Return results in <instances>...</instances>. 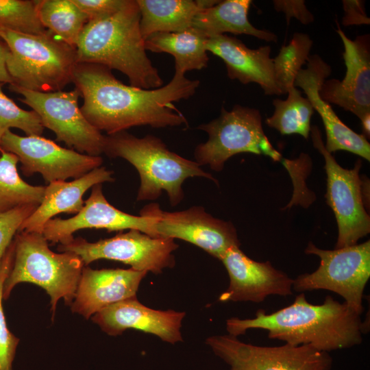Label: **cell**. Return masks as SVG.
Returning <instances> with one entry per match:
<instances>
[{"instance_id":"8d00e7d4","label":"cell","mask_w":370,"mask_h":370,"mask_svg":"<svg viewBox=\"0 0 370 370\" xmlns=\"http://www.w3.org/2000/svg\"><path fill=\"white\" fill-rule=\"evenodd\" d=\"M9 53L8 48L5 42L0 40V84H12L6 67V59Z\"/></svg>"},{"instance_id":"f1b7e54d","label":"cell","mask_w":370,"mask_h":370,"mask_svg":"<svg viewBox=\"0 0 370 370\" xmlns=\"http://www.w3.org/2000/svg\"><path fill=\"white\" fill-rule=\"evenodd\" d=\"M312 43L308 34L295 33L289 43L282 46L273 58L275 80L281 95L287 93L294 86L298 72L310 56Z\"/></svg>"},{"instance_id":"52a82bcc","label":"cell","mask_w":370,"mask_h":370,"mask_svg":"<svg viewBox=\"0 0 370 370\" xmlns=\"http://www.w3.org/2000/svg\"><path fill=\"white\" fill-rule=\"evenodd\" d=\"M197 129L206 132L208 139L195 147V162L215 171H221L229 158L241 153L262 154L274 161L282 159L266 136L256 108L236 105L227 111L223 107L218 118Z\"/></svg>"},{"instance_id":"44dd1931","label":"cell","mask_w":370,"mask_h":370,"mask_svg":"<svg viewBox=\"0 0 370 370\" xmlns=\"http://www.w3.org/2000/svg\"><path fill=\"white\" fill-rule=\"evenodd\" d=\"M206 49L223 60L230 79L243 84L257 83L267 95H281L275 80L270 46L252 49L237 38L223 34L208 38Z\"/></svg>"},{"instance_id":"603a6c76","label":"cell","mask_w":370,"mask_h":370,"mask_svg":"<svg viewBox=\"0 0 370 370\" xmlns=\"http://www.w3.org/2000/svg\"><path fill=\"white\" fill-rule=\"evenodd\" d=\"M217 0H136L144 40L156 33L177 32L192 27L196 14Z\"/></svg>"},{"instance_id":"ffe728a7","label":"cell","mask_w":370,"mask_h":370,"mask_svg":"<svg viewBox=\"0 0 370 370\" xmlns=\"http://www.w3.org/2000/svg\"><path fill=\"white\" fill-rule=\"evenodd\" d=\"M147 273L132 268L97 270L84 267L71 310L88 319L107 306L136 298Z\"/></svg>"},{"instance_id":"ac0fdd59","label":"cell","mask_w":370,"mask_h":370,"mask_svg":"<svg viewBox=\"0 0 370 370\" xmlns=\"http://www.w3.org/2000/svg\"><path fill=\"white\" fill-rule=\"evenodd\" d=\"M331 71L330 66L319 55L310 56L307 60V68L298 72L294 86L304 90L314 110L320 115L326 133L325 147L329 153L346 151L369 161L370 144L367 138L347 126L330 104L320 96L321 88Z\"/></svg>"},{"instance_id":"d6a6232c","label":"cell","mask_w":370,"mask_h":370,"mask_svg":"<svg viewBox=\"0 0 370 370\" xmlns=\"http://www.w3.org/2000/svg\"><path fill=\"white\" fill-rule=\"evenodd\" d=\"M38 206L25 205L0 214V264L22 223Z\"/></svg>"},{"instance_id":"9a60e30c","label":"cell","mask_w":370,"mask_h":370,"mask_svg":"<svg viewBox=\"0 0 370 370\" xmlns=\"http://www.w3.org/2000/svg\"><path fill=\"white\" fill-rule=\"evenodd\" d=\"M155 223V218L135 216L116 208L105 197L102 184H98L92 187L90 195L77 214L66 219L49 220L42 234L47 241L60 244L70 243L74 238L73 234L82 229H105L108 232L136 230L158 237Z\"/></svg>"},{"instance_id":"8fae6325","label":"cell","mask_w":370,"mask_h":370,"mask_svg":"<svg viewBox=\"0 0 370 370\" xmlns=\"http://www.w3.org/2000/svg\"><path fill=\"white\" fill-rule=\"evenodd\" d=\"M178 247L173 239L152 237L130 230L95 243L82 238H73L69 243L60 244L57 249L77 254L86 266L99 259H108L130 265L135 270L159 274L164 269L175 266L173 252Z\"/></svg>"},{"instance_id":"277c9868","label":"cell","mask_w":370,"mask_h":370,"mask_svg":"<svg viewBox=\"0 0 370 370\" xmlns=\"http://www.w3.org/2000/svg\"><path fill=\"white\" fill-rule=\"evenodd\" d=\"M103 153L121 158L132 164L140 177L136 201H154L165 191L171 206L184 197L183 182L188 177H202L218 181L190 160L170 151L159 138L148 134L143 138L122 131L106 136Z\"/></svg>"},{"instance_id":"7c38bea8","label":"cell","mask_w":370,"mask_h":370,"mask_svg":"<svg viewBox=\"0 0 370 370\" xmlns=\"http://www.w3.org/2000/svg\"><path fill=\"white\" fill-rule=\"evenodd\" d=\"M206 343L230 370H330L332 365L328 352L309 345L258 346L230 334L210 336Z\"/></svg>"},{"instance_id":"6da1fadb","label":"cell","mask_w":370,"mask_h":370,"mask_svg":"<svg viewBox=\"0 0 370 370\" xmlns=\"http://www.w3.org/2000/svg\"><path fill=\"white\" fill-rule=\"evenodd\" d=\"M72 82L83 98L80 110L84 117L108 135L134 126L162 128L187 124L174 102L192 97L199 85V80L174 73L164 86L140 88L123 84L109 68L92 63H77Z\"/></svg>"},{"instance_id":"5b68a950","label":"cell","mask_w":370,"mask_h":370,"mask_svg":"<svg viewBox=\"0 0 370 370\" xmlns=\"http://www.w3.org/2000/svg\"><path fill=\"white\" fill-rule=\"evenodd\" d=\"M13 243V262L4 282L3 299H8L19 283L36 284L49 295L53 319L60 299L71 305L84 266L83 261L72 252H53L40 233L18 232Z\"/></svg>"},{"instance_id":"83f0119b","label":"cell","mask_w":370,"mask_h":370,"mask_svg":"<svg viewBox=\"0 0 370 370\" xmlns=\"http://www.w3.org/2000/svg\"><path fill=\"white\" fill-rule=\"evenodd\" d=\"M287 93L286 99H275L273 101V114L265 120V123L282 135L297 134L308 140L314 110L308 99L303 97L296 87L291 88Z\"/></svg>"},{"instance_id":"7402d4cb","label":"cell","mask_w":370,"mask_h":370,"mask_svg":"<svg viewBox=\"0 0 370 370\" xmlns=\"http://www.w3.org/2000/svg\"><path fill=\"white\" fill-rule=\"evenodd\" d=\"M113 171L96 168L71 182L54 181L45 186L43 199L22 223L19 231L42 234L46 223L60 213L77 214L83 208L85 193L93 186L114 182Z\"/></svg>"},{"instance_id":"836d02e7","label":"cell","mask_w":370,"mask_h":370,"mask_svg":"<svg viewBox=\"0 0 370 370\" xmlns=\"http://www.w3.org/2000/svg\"><path fill=\"white\" fill-rule=\"evenodd\" d=\"M88 21L101 19L117 12L127 0H73Z\"/></svg>"},{"instance_id":"3957f363","label":"cell","mask_w":370,"mask_h":370,"mask_svg":"<svg viewBox=\"0 0 370 370\" xmlns=\"http://www.w3.org/2000/svg\"><path fill=\"white\" fill-rule=\"evenodd\" d=\"M77 63L98 64L125 74L131 86L154 89L163 85L147 55L136 0H127L117 12L88 21L75 46Z\"/></svg>"},{"instance_id":"1f68e13d","label":"cell","mask_w":370,"mask_h":370,"mask_svg":"<svg viewBox=\"0 0 370 370\" xmlns=\"http://www.w3.org/2000/svg\"><path fill=\"white\" fill-rule=\"evenodd\" d=\"M13 258L12 241L0 264V370H12L13 361L20 341L9 330L3 308V285L12 268Z\"/></svg>"},{"instance_id":"4316f807","label":"cell","mask_w":370,"mask_h":370,"mask_svg":"<svg viewBox=\"0 0 370 370\" xmlns=\"http://www.w3.org/2000/svg\"><path fill=\"white\" fill-rule=\"evenodd\" d=\"M0 153V214L25 205L39 206L45 186L25 182L17 170V156L1 148Z\"/></svg>"},{"instance_id":"9c48e42d","label":"cell","mask_w":370,"mask_h":370,"mask_svg":"<svg viewBox=\"0 0 370 370\" xmlns=\"http://www.w3.org/2000/svg\"><path fill=\"white\" fill-rule=\"evenodd\" d=\"M9 89L20 95L21 102L29 106L39 116L42 125L51 130L56 140L82 153L100 156L103 153L106 136L84 117L78 105L81 96L72 90L36 92L9 84Z\"/></svg>"},{"instance_id":"2e32d148","label":"cell","mask_w":370,"mask_h":370,"mask_svg":"<svg viewBox=\"0 0 370 370\" xmlns=\"http://www.w3.org/2000/svg\"><path fill=\"white\" fill-rule=\"evenodd\" d=\"M225 267L230 283L219 300L260 303L269 295H293V279L274 268L269 261L249 258L240 246L229 248L219 260Z\"/></svg>"},{"instance_id":"e0dca14e","label":"cell","mask_w":370,"mask_h":370,"mask_svg":"<svg viewBox=\"0 0 370 370\" xmlns=\"http://www.w3.org/2000/svg\"><path fill=\"white\" fill-rule=\"evenodd\" d=\"M337 25L336 32L344 46L345 75L341 81L325 80L319 94L328 103L339 106L360 119L370 112V36L360 35L351 40Z\"/></svg>"},{"instance_id":"cb8c5ba5","label":"cell","mask_w":370,"mask_h":370,"mask_svg":"<svg viewBox=\"0 0 370 370\" xmlns=\"http://www.w3.org/2000/svg\"><path fill=\"white\" fill-rule=\"evenodd\" d=\"M250 0H224L200 10L192 27L208 38L231 33L247 34L267 42H277V36L256 28L248 19Z\"/></svg>"},{"instance_id":"d6986e66","label":"cell","mask_w":370,"mask_h":370,"mask_svg":"<svg viewBox=\"0 0 370 370\" xmlns=\"http://www.w3.org/2000/svg\"><path fill=\"white\" fill-rule=\"evenodd\" d=\"M185 315L184 312L150 308L136 297L107 306L92 319L108 335L117 336L127 329H134L174 344L182 341L180 329Z\"/></svg>"},{"instance_id":"f546056e","label":"cell","mask_w":370,"mask_h":370,"mask_svg":"<svg viewBox=\"0 0 370 370\" xmlns=\"http://www.w3.org/2000/svg\"><path fill=\"white\" fill-rule=\"evenodd\" d=\"M0 27L28 34L48 32L38 16V0H0Z\"/></svg>"},{"instance_id":"8992f818","label":"cell","mask_w":370,"mask_h":370,"mask_svg":"<svg viewBox=\"0 0 370 370\" xmlns=\"http://www.w3.org/2000/svg\"><path fill=\"white\" fill-rule=\"evenodd\" d=\"M0 39L9 50L6 67L13 84L47 92L72 82L76 49L50 32L28 34L0 27Z\"/></svg>"},{"instance_id":"ba28073f","label":"cell","mask_w":370,"mask_h":370,"mask_svg":"<svg viewBox=\"0 0 370 370\" xmlns=\"http://www.w3.org/2000/svg\"><path fill=\"white\" fill-rule=\"evenodd\" d=\"M305 253L320 258L318 269L293 279V290L304 293L328 290L341 295L347 306L361 315L363 293L370 277V241L333 250L322 249L310 242Z\"/></svg>"},{"instance_id":"5bb4252c","label":"cell","mask_w":370,"mask_h":370,"mask_svg":"<svg viewBox=\"0 0 370 370\" xmlns=\"http://www.w3.org/2000/svg\"><path fill=\"white\" fill-rule=\"evenodd\" d=\"M140 215L156 219L158 237L187 241L219 260L231 247L241 245L234 225L212 217L202 206L167 212L151 203L140 210Z\"/></svg>"},{"instance_id":"d4e9b609","label":"cell","mask_w":370,"mask_h":370,"mask_svg":"<svg viewBox=\"0 0 370 370\" xmlns=\"http://www.w3.org/2000/svg\"><path fill=\"white\" fill-rule=\"evenodd\" d=\"M208 37L191 27L177 32L156 33L144 40L145 49L166 53L175 59V73L185 75L192 70H201L208 65Z\"/></svg>"},{"instance_id":"30bf717a","label":"cell","mask_w":370,"mask_h":370,"mask_svg":"<svg viewBox=\"0 0 370 370\" xmlns=\"http://www.w3.org/2000/svg\"><path fill=\"white\" fill-rule=\"evenodd\" d=\"M313 146L323 156L327 175L326 202L332 208L338 225L335 249L352 246L370 232V217L365 208V198L358 160L352 169L343 168L323 144L319 129H310Z\"/></svg>"},{"instance_id":"f35d334b","label":"cell","mask_w":370,"mask_h":370,"mask_svg":"<svg viewBox=\"0 0 370 370\" xmlns=\"http://www.w3.org/2000/svg\"><path fill=\"white\" fill-rule=\"evenodd\" d=\"M0 40H1L0 39Z\"/></svg>"},{"instance_id":"4dcf8cb0","label":"cell","mask_w":370,"mask_h":370,"mask_svg":"<svg viewBox=\"0 0 370 370\" xmlns=\"http://www.w3.org/2000/svg\"><path fill=\"white\" fill-rule=\"evenodd\" d=\"M0 84V142L5 133L15 127L26 136H41L44 127L38 115L34 110H25L18 107L3 91Z\"/></svg>"},{"instance_id":"7a4b0ae2","label":"cell","mask_w":370,"mask_h":370,"mask_svg":"<svg viewBox=\"0 0 370 370\" xmlns=\"http://www.w3.org/2000/svg\"><path fill=\"white\" fill-rule=\"evenodd\" d=\"M369 328L367 318L362 321L345 302L328 295L323 304H312L304 293L289 306L273 312L267 314L260 309L254 318L232 317L226 321L227 332L236 337L249 329H262L268 332L271 339L292 346L309 345L328 353L360 345Z\"/></svg>"},{"instance_id":"4fadbf2b","label":"cell","mask_w":370,"mask_h":370,"mask_svg":"<svg viewBox=\"0 0 370 370\" xmlns=\"http://www.w3.org/2000/svg\"><path fill=\"white\" fill-rule=\"evenodd\" d=\"M0 148L16 155L25 176L40 173L46 182L77 179L103 163L101 156L82 153L62 147L41 136H19L7 131Z\"/></svg>"},{"instance_id":"e575fe53","label":"cell","mask_w":370,"mask_h":370,"mask_svg":"<svg viewBox=\"0 0 370 370\" xmlns=\"http://www.w3.org/2000/svg\"><path fill=\"white\" fill-rule=\"evenodd\" d=\"M273 5L277 11L285 14L287 25L292 17H295L304 25L314 21L313 14L308 10L303 0H275Z\"/></svg>"},{"instance_id":"74e56055","label":"cell","mask_w":370,"mask_h":370,"mask_svg":"<svg viewBox=\"0 0 370 370\" xmlns=\"http://www.w3.org/2000/svg\"><path fill=\"white\" fill-rule=\"evenodd\" d=\"M362 135H364L367 139L370 137V112L365 114L360 119Z\"/></svg>"},{"instance_id":"d590c367","label":"cell","mask_w":370,"mask_h":370,"mask_svg":"<svg viewBox=\"0 0 370 370\" xmlns=\"http://www.w3.org/2000/svg\"><path fill=\"white\" fill-rule=\"evenodd\" d=\"M365 3L359 0H343V5L345 12L342 23L343 25H369V18L365 10Z\"/></svg>"},{"instance_id":"484cf974","label":"cell","mask_w":370,"mask_h":370,"mask_svg":"<svg viewBox=\"0 0 370 370\" xmlns=\"http://www.w3.org/2000/svg\"><path fill=\"white\" fill-rule=\"evenodd\" d=\"M38 13L41 23L49 32L75 48L88 22L73 0H38Z\"/></svg>"}]
</instances>
